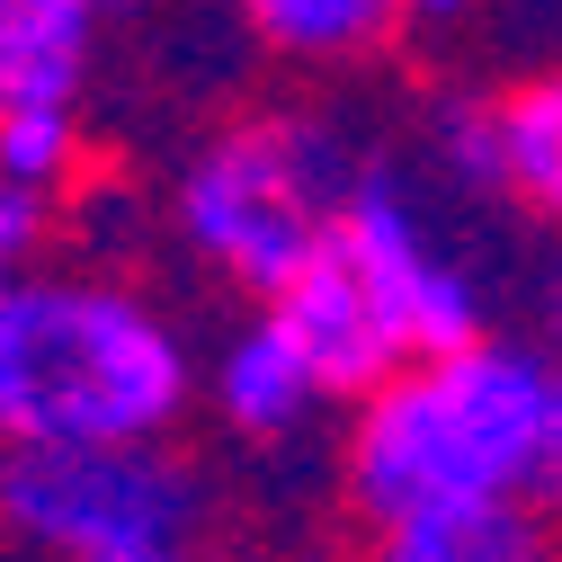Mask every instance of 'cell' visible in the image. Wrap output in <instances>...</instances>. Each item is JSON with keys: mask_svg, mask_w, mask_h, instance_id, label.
<instances>
[{"mask_svg": "<svg viewBox=\"0 0 562 562\" xmlns=\"http://www.w3.org/2000/svg\"><path fill=\"white\" fill-rule=\"evenodd\" d=\"M553 393H562V367L509 339L411 358L384 393H367L358 429H348V501L375 527L419 509L536 501Z\"/></svg>", "mask_w": 562, "mask_h": 562, "instance_id": "cell-1", "label": "cell"}, {"mask_svg": "<svg viewBox=\"0 0 562 562\" xmlns=\"http://www.w3.org/2000/svg\"><path fill=\"white\" fill-rule=\"evenodd\" d=\"M188 411L179 330L108 277H10L0 419L10 447H161Z\"/></svg>", "mask_w": 562, "mask_h": 562, "instance_id": "cell-2", "label": "cell"}, {"mask_svg": "<svg viewBox=\"0 0 562 562\" xmlns=\"http://www.w3.org/2000/svg\"><path fill=\"white\" fill-rule=\"evenodd\" d=\"M339 153L295 116H241L179 170V233L196 241L205 268L277 304L295 277L330 250L339 205H348Z\"/></svg>", "mask_w": 562, "mask_h": 562, "instance_id": "cell-3", "label": "cell"}, {"mask_svg": "<svg viewBox=\"0 0 562 562\" xmlns=\"http://www.w3.org/2000/svg\"><path fill=\"white\" fill-rule=\"evenodd\" d=\"M0 509L63 562H134L188 544L196 482L161 447H10Z\"/></svg>", "mask_w": 562, "mask_h": 562, "instance_id": "cell-4", "label": "cell"}, {"mask_svg": "<svg viewBox=\"0 0 562 562\" xmlns=\"http://www.w3.org/2000/svg\"><path fill=\"white\" fill-rule=\"evenodd\" d=\"M339 250L348 268L367 277V295L384 304L402 358H447V348H473L482 339V295L464 259L429 233V215L411 205L402 179H358L339 205Z\"/></svg>", "mask_w": 562, "mask_h": 562, "instance_id": "cell-5", "label": "cell"}, {"mask_svg": "<svg viewBox=\"0 0 562 562\" xmlns=\"http://www.w3.org/2000/svg\"><path fill=\"white\" fill-rule=\"evenodd\" d=\"M268 313H277V330L304 348V367L322 375L330 402H339V393H384V384L411 367L402 339H393V322H384V304L367 295V277L348 268L339 233H330V250H322Z\"/></svg>", "mask_w": 562, "mask_h": 562, "instance_id": "cell-6", "label": "cell"}, {"mask_svg": "<svg viewBox=\"0 0 562 562\" xmlns=\"http://www.w3.org/2000/svg\"><path fill=\"white\" fill-rule=\"evenodd\" d=\"M99 0H0V116H81Z\"/></svg>", "mask_w": 562, "mask_h": 562, "instance_id": "cell-7", "label": "cell"}, {"mask_svg": "<svg viewBox=\"0 0 562 562\" xmlns=\"http://www.w3.org/2000/svg\"><path fill=\"white\" fill-rule=\"evenodd\" d=\"M215 402H224V419H233L241 438H295L304 419H313V402H330V393H322V375L304 367V348L277 330V313H259V322H241V330L224 339Z\"/></svg>", "mask_w": 562, "mask_h": 562, "instance_id": "cell-8", "label": "cell"}, {"mask_svg": "<svg viewBox=\"0 0 562 562\" xmlns=\"http://www.w3.org/2000/svg\"><path fill=\"white\" fill-rule=\"evenodd\" d=\"M367 562H562L536 501H482V509H419L375 527Z\"/></svg>", "mask_w": 562, "mask_h": 562, "instance_id": "cell-9", "label": "cell"}, {"mask_svg": "<svg viewBox=\"0 0 562 562\" xmlns=\"http://www.w3.org/2000/svg\"><path fill=\"white\" fill-rule=\"evenodd\" d=\"M233 19H241L268 54L348 63V54L384 45V27L402 19V0H233Z\"/></svg>", "mask_w": 562, "mask_h": 562, "instance_id": "cell-10", "label": "cell"}, {"mask_svg": "<svg viewBox=\"0 0 562 562\" xmlns=\"http://www.w3.org/2000/svg\"><path fill=\"white\" fill-rule=\"evenodd\" d=\"M501 108V170H509V196L544 205V215L562 224V72L553 81H527Z\"/></svg>", "mask_w": 562, "mask_h": 562, "instance_id": "cell-11", "label": "cell"}, {"mask_svg": "<svg viewBox=\"0 0 562 562\" xmlns=\"http://www.w3.org/2000/svg\"><path fill=\"white\" fill-rule=\"evenodd\" d=\"M438 153H447V170L464 188H509V170H501V108H447Z\"/></svg>", "mask_w": 562, "mask_h": 562, "instance_id": "cell-12", "label": "cell"}, {"mask_svg": "<svg viewBox=\"0 0 562 562\" xmlns=\"http://www.w3.org/2000/svg\"><path fill=\"white\" fill-rule=\"evenodd\" d=\"M36 233H45V196H36V188H0V259H10L19 277H27Z\"/></svg>", "mask_w": 562, "mask_h": 562, "instance_id": "cell-13", "label": "cell"}, {"mask_svg": "<svg viewBox=\"0 0 562 562\" xmlns=\"http://www.w3.org/2000/svg\"><path fill=\"white\" fill-rule=\"evenodd\" d=\"M536 509H562V393H553V429H544V482H536Z\"/></svg>", "mask_w": 562, "mask_h": 562, "instance_id": "cell-14", "label": "cell"}, {"mask_svg": "<svg viewBox=\"0 0 562 562\" xmlns=\"http://www.w3.org/2000/svg\"><path fill=\"white\" fill-rule=\"evenodd\" d=\"M402 10H411V19H464L473 0H402Z\"/></svg>", "mask_w": 562, "mask_h": 562, "instance_id": "cell-15", "label": "cell"}, {"mask_svg": "<svg viewBox=\"0 0 562 562\" xmlns=\"http://www.w3.org/2000/svg\"><path fill=\"white\" fill-rule=\"evenodd\" d=\"M99 10H108V19H153L161 0H99Z\"/></svg>", "mask_w": 562, "mask_h": 562, "instance_id": "cell-16", "label": "cell"}, {"mask_svg": "<svg viewBox=\"0 0 562 562\" xmlns=\"http://www.w3.org/2000/svg\"><path fill=\"white\" fill-rule=\"evenodd\" d=\"M134 562H196V553H188V544H179V553H134Z\"/></svg>", "mask_w": 562, "mask_h": 562, "instance_id": "cell-17", "label": "cell"}, {"mask_svg": "<svg viewBox=\"0 0 562 562\" xmlns=\"http://www.w3.org/2000/svg\"><path fill=\"white\" fill-rule=\"evenodd\" d=\"M304 562H322V553H304Z\"/></svg>", "mask_w": 562, "mask_h": 562, "instance_id": "cell-18", "label": "cell"}]
</instances>
